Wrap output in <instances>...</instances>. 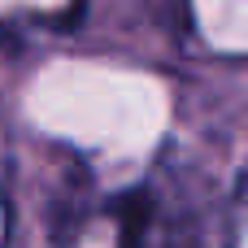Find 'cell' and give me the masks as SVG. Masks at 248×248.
<instances>
[{"mask_svg": "<svg viewBox=\"0 0 248 248\" xmlns=\"http://www.w3.org/2000/svg\"><path fill=\"white\" fill-rule=\"evenodd\" d=\"M144 222H148V196H126V205H122V248H140Z\"/></svg>", "mask_w": 248, "mask_h": 248, "instance_id": "1", "label": "cell"}]
</instances>
